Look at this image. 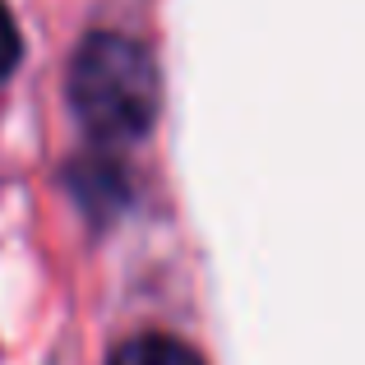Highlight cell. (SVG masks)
Listing matches in <instances>:
<instances>
[{
  "instance_id": "obj_1",
  "label": "cell",
  "mask_w": 365,
  "mask_h": 365,
  "mask_svg": "<svg viewBox=\"0 0 365 365\" xmlns=\"http://www.w3.org/2000/svg\"><path fill=\"white\" fill-rule=\"evenodd\" d=\"M70 111L93 139L130 143L143 139L162 107V74L148 46L125 33H93L70 61Z\"/></svg>"
},
{
  "instance_id": "obj_2",
  "label": "cell",
  "mask_w": 365,
  "mask_h": 365,
  "mask_svg": "<svg viewBox=\"0 0 365 365\" xmlns=\"http://www.w3.org/2000/svg\"><path fill=\"white\" fill-rule=\"evenodd\" d=\"M107 365H204V356L171 333H139V338H125Z\"/></svg>"
},
{
  "instance_id": "obj_3",
  "label": "cell",
  "mask_w": 365,
  "mask_h": 365,
  "mask_svg": "<svg viewBox=\"0 0 365 365\" xmlns=\"http://www.w3.org/2000/svg\"><path fill=\"white\" fill-rule=\"evenodd\" d=\"M19 56H24V42H19V24H14V14H9V5L0 0V79H5V74L19 65Z\"/></svg>"
}]
</instances>
